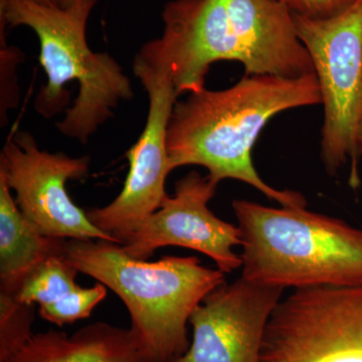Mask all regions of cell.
<instances>
[{
	"mask_svg": "<svg viewBox=\"0 0 362 362\" xmlns=\"http://www.w3.org/2000/svg\"><path fill=\"white\" fill-rule=\"evenodd\" d=\"M316 105H322V97L315 73L298 78L245 76L228 89L192 93L176 101L169 121L171 170L204 166L218 185L223 180L243 181L282 206L303 209V194L276 189L262 180L252 149L274 116Z\"/></svg>",
	"mask_w": 362,
	"mask_h": 362,
	"instance_id": "6da1fadb",
	"label": "cell"
},
{
	"mask_svg": "<svg viewBox=\"0 0 362 362\" xmlns=\"http://www.w3.org/2000/svg\"><path fill=\"white\" fill-rule=\"evenodd\" d=\"M97 2L78 0L54 7L30 0H0L1 23L28 26L39 37L47 84L35 100L37 111L47 118L58 114L69 103L64 86L78 82L77 99L57 127L83 144L113 116L120 102L134 97L129 78L115 59L88 45V21Z\"/></svg>",
	"mask_w": 362,
	"mask_h": 362,
	"instance_id": "7a4b0ae2",
	"label": "cell"
},
{
	"mask_svg": "<svg viewBox=\"0 0 362 362\" xmlns=\"http://www.w3.org/2000/svg\"><path fill=\"white\" fill-rule=\"evenodd\" d=\"M66 257L80 273L120 297L131 328L156 362H173L190 346L187 323L194 309L226 283V274L206 268L197 257L165 256L156 262L131 258L104 240H68Z\"/></svg>",
	"mask_w": 362,
	"mask_h": 362,
	"instance_id": "3957f363",
	"label": "cell"
},
{
	"mask_svg": "<svg viewBox=\"0 0 362 362\" xmlns=\"http://www.w3.org/2000/svg\"><path fill=\"white\" fill-rule=\"evenodd\" d=\"M242 277L270 287L362 286V228L306 207L235 199Z\"/></svg>",
	"mask_w": 362,
	"mask_h": 362,
	"instance_id": "277c9868",
	"label": "cell"
},
{
	"mask_svg": "<svg viewBox=\"0 0 362 362\" xmlns=\"http://www.w3.org/2000/svg\"><path fill=\"white\" fill-rule=\"evenodd\" d=\"M320 88L324 108L321 157L337 175L351 161L349 185L361 187L356 130L362 113V0L324 20L293 13Z\"/></svg>",
	"mask_w": 362,
	"mask_h": 362,
	"instance_id": "5b68a950",
	"label": "cell"
},
{
	"mask_svg": "<svg viewBox=\"0 0 362 362\" xmlns=\"http://www.w3.org/2000/svg\"><path fill=\"white\" fill-rule=\"evenodd\" d=\"M259 362H362V286L303 288L281 299Z\"/></svg>",
	"mask_w": 362,
	"mask_h": 362,
	"instance_id": "8992f818",
	"label": "cell"
},
{
	"mask_svg": "<svg viewBox=\"0 0 362 362\" xmlns=\"http://www.w3.org/2000/svg\"><path fill=\"white\" fill-rule=\"evenodd\" d=\"M133 71L148 95L144 130L126 154L130 169L122 192L108 206L86 211L90 223L119 245L156 213L168 197L165 181L173 170L166 140L173 107L180 96L168 69L141 52L133 61Z\"/></svg>",
	"mask_w": 362,
	"mask_h": 362,
	"instance_id": "52a82bcc",
	"label": "cell"
},
{
	"mask_svg": "<svg viewBox=\"0 0 362 362\" xmlns=\"http://www.w3.org/2000/svg\"><path fill=\"white\" fill-rule=\"evenodd\" d=\"M88 156L42 151L28 132L7 140L0 156V175L16 194V204L33 228L47 237L66 240H104L117 243L90 223L66 190V181L89 173Z\"/></svg>",
	"mask_w": 362,
	"mask_h": 362,
	"instance_id": "ba28073f",
	"label": "cell"
},
{
	"mask_svg": "<svg viewBox=\"0 0 362 362\" xmlns=\"http://www.w3.org/2000/svg\"><path fill=\"white\" fill-rule=\"evenodd\" d=\"M218 185L209 175L187 173L176 182L175 195L124 238V252L146 261L162 247L180 246L206 255L225 274L243 267L242 257L233 252L242 246L239 226L221 220L207 206Z\"/></svg>",
	"mask_w": 362,
	"mask_h": 362,
	"instance_id": "9c48e42d",
	"label": "cell"
},
{
	"mask_svg": "<svg viewBox=\"0 0 362 362\" xmlns=\"http://www.w3.org/2000/svg\"><path fill=\"white\" fill-rule=\"evenodd\" d=\"M163 33L140 52L168 69L178 94L206 89L218 61L243 64L244 54L223 0H171L162 11Z\"/></svg>",
	"mask_w": 362,
	"mask_h": 362,
	"instance_id": "30bf717a",
	"label": "cell"
},
{
	"mask_svg": "<svg viewBox=\"0 0 362 362\" xmlns=\"http://www.w3.org/2000/svg\"><path fill=\"white\" fill-rule=\"evenodd\" d=\"M283 292L243 277L221 285L192 312V341L173 362H259L267 323Z\"/></svg>",
	"mask_w": 362,
	"mask_h": 362,
	"instance_id": "8fae6325",
	"label": "cell"
},
{
	"mask_svg": "<svg viewBox=\"0 0 362 362\" xmlns=\"http://www.w3.org/2000/svg\"><path fill=\"white\" fill-rule=\"evenodd\" d=\"M242 45L246 76L298 78L314 71L310 54L297 35L283 0H223Z\"/></svg>",
	"mask_w": 362,
	"mask_h": 362,
	"instance_id": "7c38bea8",
	"label": "cell"
},
{
	"mask_svg": "<svg viewBox=\"0 0 362 362\" xmlns=\"http://www.w3.org/2000/svg\"><path fill=\"white\" fill-rule=\"evenodd\" d=\"M0 362H156L133 328L109 323L86 325L74 334L49 330L33 334Z\"/></svg>",
	"mask_w": 362,
	"mask_h": 362,
	"instance_id": "4fadbf2b",
	"label": "cell"
},
{
	"mask_svg": "<svg viewBox=\"0 0 362 362\" xmlns=\"http://www.w3.org/2000/svg\"><path fill=\"white\" fill-rule=\"evenodd\" d=\"M0 175V295L16 297L47 259L66 254L68 240L47 237L26 220Z\"/></svg>",
	"mask_w": 362,
	"mask_h": 362,
	"instance_id": "5bb4252c",
	"label": "cell"
},
{
	"mask_svg": "<svg viewBox=\"0 0 362 362\" xmlns=\"http://www.w3.org/2000/svg\"><path fill=\"white\" fill-rule=\"evenodd\" d=\"M78 273L66 254L52 257L28 276L14 298L23 304H39L40 316L59 327L89 318L106 298L107 287L102 283L80 287Z\"/></svg>",
	"mask_w": 362,
	"mask_h": 362,
	"instance_id": "9a60e30c",
	"label": "cell"
},
{
	"mask_svg": "<svg viewBox=\"0 0 362 362\" xmlns=\"http://www.w3.org/2000/svg\"><path fill=\"white\" fill-rule=\"evenodd\" d=\"M35 307L0 295V361L16 351L33 337Z\"/></svg>",
	"mask_w": 362,
	"mask_h": 362,
	"instance_id": "2e32d148",
	"label": "cell"
},
{
	"mask_svg": "<svg viewBox=\"0 0 362 362\" xmlns=\"http://www.w3.org/2000/svg\"><path fill=\"white\" fill-rule=\"evenodd\" d=\"M292 13L311 20L332 18L349 8L356 0H283Z\"/></svg>",
	"mask_w": 362,
	"mask_h": 362,
	"instance_id": "e0dca14e",
	"label": "cell"
},
{
	"mask_svg": "<svg viewBox=\"0 0 362 362\" xmlns=\"http://www.w3.org/2000/svg\"><path fill=\"white\" fill-rule=\"evenodd\" d=\"M35 4H42V6L66 7L68 4V0H30Z\"/></svg>",
	"mask_w": 362,
	"mask_h": 362,
	"instance_id": "ac0fdd59",
	"label": "cell"
},
{
	"mask_svg": "<svg viewBox=\"0 0 362 362\" xmlns=\"http://www.w3.org/2000/svg\"><path fill=\"white\" fill-rule=\"evenodd\" d=\"M356 149L358 156H362V113L356 130Z\"/></svg>",
	"mask_w": 362,
	"mask_h": 362,
	"instance_id": "d6986e66",
	"label": "cell"
},
{
	"mask_svg": "<svg viewBox=\"0 0 362 362\" xmlns=\"http://www.w3.org/2000/svg\"><path fill=\"white\" fill-rule=\"evenodd\" d=\"M78 1V0H68V4L66 6H69V4H74V2Z\"/></svg>",
	"mask_w": 362,
	"mask_h": 362,
	"instance_id": "ffe728a7",
	"label": "cell"
}]
</instances>
